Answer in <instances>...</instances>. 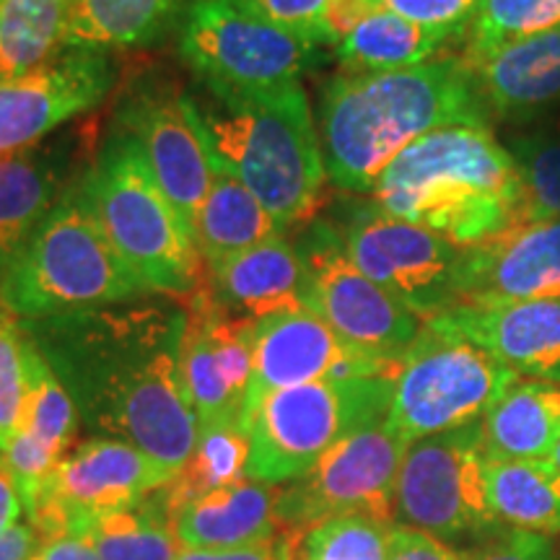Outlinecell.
Instances as JSON below:
<instances>
[{
  "instance_id": "obj_7",
  "label": "cell",
  "mask_w": 560,
  "mask_h": 560,
  "mask_svg": "<svg viewBox=\"0 0 560 560\" xmlns=\"http://www.w3.org/2000/svg\"><path fill=\"white\" fill-rule=\"evenodd\" d=\"M392 376L322 380L262 400L249 425L247 478L262 486L296 482L350 433L387 420Z\"/></svg>"
},
{
  "instance_id": "obj_6",
  "label": "cell",
  "mask_w": 560,
  "mask_h": 560,
  "mask_svg": "<svg viewBox=\"0 0 560 560\" xmlns=\"http://www.w3.org/2000/svg\"><path fill=\"white\" fill-rule=\"evenodd\" d=\"M79 179L0 278V304L19 319L58 317L153 296L109 244Z\"/></svg>"
},
{
  "instance_id": "obj_3",
  "label": "cell",
  "mask_w": 560,
  "mask_h": 560,
  "mask_svg": "<svg viewBox=\"0 0 560 560\" xmlns=\"http://www.w3.org/2000/svg\"><path fill=\"white\" fill-rule=\"evenodd\" d=\"M185 102L215 170L240 179L283 229L314 219L327 170L299 81L231 86L192 79Z\"/></svg>"
},
{
  "instance_id": "obj_37",
  "label": "cell",
  "mask_w": 560,
  "mask_h": 560,
  "mask_svg": "<svg viewBox=\"0 0 560 560\" xmlns=\"http://www.w3.org/2000/svg\"><path fill=\"white\" fill-rule=\"evenodd\" d=\"M26 335L21 319L9 306L0 304V446L16 429L24 402Z\"/></svg>"
},
{
  "instance_id": "obj_13",
  "label": "cell",
  "mask_w": 560,
  "mask_h": 560,
  "mask_svg": "<svg viewBox=\"0 0 560 560\" xmlns=\"http://www.w3.org/2000/svg\"><path fill=\"white\" fill-rule=\"evenodd\" d=\"M293 244L310 276V310L353 348L402 359L423 322L350 260L338 223L312 219Z\"/></svg>"
},
{
  "instance_id": "obj_21",
  "label": "cell",
  "mask_w": 560,
  "mask_h": 560,
  "mask_svg": "<svg viewBox=\"0 0 560 560\" xmlns=\"http://www.w3.org/2000/svg\"><path fill=\"white\" fill-rule=\"evenodd\" d=\"M514 374L560 384V299L457 306L436 317Z\"/></svg>"
},
{
  "instance_id": "obj_5",
  "label": "cell",
  "mask_w": 560,
  "mask_h": 560,
  "mask_svg": "<svg viewBox=\"0 0 560 560\" xmlns=\"http://www.w3.org/2000/svg\"><path fill=\"white\" fill-rule=\"evenodd\" d=\"M79 185L109 244L153 296L185 299L198 289L202 272L192 231L128 132H109Z\"/></svg>"
},
{
  "instance_id": "obj_8",
  "label": "cell",
  "mask_w": 560,
  "mask_h": 560,
  "mask_svg": "<svg viewBox=\"0 0 560 560\" xmlns=\"http://www.w3.org/2000/svg\"><path fill=\"white\" fill-rule=\"evenodd\" d=\"M509 366L444 322H423L397 369L389 429L412 444L425 436L482 420L511 384Z\"/></svg>"
},
{
  "instance_id": "obj_24",
  "label": "cell",
  "mask_w": 560,
  "mask_h": 560,
  "mask_svg": "<svg viewBox=\"0 0 560 560\" xmlns=\"http://www.w3.org/2000/svg\"><path fill=\"white\" fill-rule=\"evenodd\" d=\"M470 66L490 115L529 120L560 104V26L503 45Z\"/></svg>"
},
{
  "instance_id": "obj_4",
  "label": "cell",
  "mask_w": 560,
  "mask_h": 560,
  "mask_svg": "<svg viewBox=\"0 0 560 560\" xmlns=\"http://www.w3.org/2000/svg\"><path fill=\"white\" fill-rule=\"evenodd\" d=\"M371 195L384 213L467 249L516 226L522 172L490 128L457 125L408 145Z\"/></svg>"
},
{
  "instance_id": "obj_15",
  "label": "cell",
  "mask_w": 560,
  "mask_h": 560,
  "mask_svg": "<svg viewBox=\"0 0 560 560\" xmlns=\"http://www.w3.org/2000/svg\"><path fill=\"white\" fill-rule=\"evenodd\" d=\"M402 359L353 348L312 310L283 312L255 322V361L242 420L252 425L257 408L280 389L322 380H395Z\"/></svg>"
},
{
  "instance_id": "obj_44",
  "label": "cell",
  "mask_w": 560,
  "mask_h": 560,
  "mask_svg": "<svg viewBox=\"0 0 560 560\" xmlns=\"http://www.w3.org/2000/svg\"><path fill=\"white\" fill-rule=\"evenodd\" d=\"M30 560H102L86 537L60 535V537H39Z\"/></svg>"
},
{
  "instance_id": "obj_39",
  "label": "cell",
  "mask_w": 560,
  "mask_h": 560,
  "mask_svg": "<svg viewBox=\"0 0 560 560\" xmlns=\"http://www.w3.org/2000/svg\"><path fill=\"white\" fill-rule=\"evenodd\" d=\"M242 9L260 16L280 30L299 34V37L319 45V13L327 0H234ZM322 47V45H319Z\"/></svg>"
},
{
  "instance_id": "obj_18",
  "label": "cell",
  "mask_w": 560,
  "mask_h": 560,
  "mask_svg": "<svg viewBox=\"0 0 560 560\" xmlns=\"http://www.w3.org/2000/svg\"><path fill=\"white\" fill-rule=\"evenodd\" d=\"M107 50L66 47L45 68L0 81V156L32 149L73 117L86 115L115 86Z\"/></svg>"
},
{
  "instance_id": "obj_41",
  "label": "cell",
  "mask_w": 560,
  "mask_h": 560,
  "mask_svg": "<svg viewBox=\"0 0 560 560\" xmlns=\"http://www.w3.org/2000/svg\"><path fill=\"white\" fill-rule=\"evenodd\" d=\"M380 11L371 0H327L325 9L319 13V45L338 47L342 39L353 34L355 26L371 13Z\"/></svg>"
},
{
  "instance_id": "obj_1",
  "label": "cell",
  "mask_w": 560,
  "mask_h": 560,
  "mask_svg": "<svg viewBox=\"0 0 560 560\" xmlns=\"http://www.w3.org/2000/svg\"><path fill=\"white\" fill-rule=\"evenodd\" d=\"M21 327L89 431L132 444L177 478L200 429L182 376V304L140 296Z\"/></svg>"
},
{
  "instance_id": "obj_16",
  "label": "cell",
  "mask_w": 560,
  "mask_h": 560,
  "mask_svg": "<svg viewBox=\"0 0 560 560\" xmlns=\"http://www.w3.org/2000/svg\"><path fill=\"white\" fill-rule=\"evenodd\" d=\"M115 128L136 140L153 179L192 231L213 182V164L192 125L185 91L159 75H145L125 91L115 112Z\"/></svg>"
},
{
  "instance_id": "obj_12",
  "label": "cell",
  "mask_w": 560,
  "mask_h": 560,
  "mask_svg": "<svg viewBox=\"0 0 560 560\" xmlns=\"http://www.w3.org/2000/svg\"><path fill=\"white\" fill-rule=\"evenodd\" d=\"M338 229L350 260L420 322L459 306L465 247L436 231L395 219L376 206H355Z\"/></svg>"
},
{
  "instance_id": "obj_36",
  "label": "cell",
  "mask_w": 560,
  "mask_h": 560,
  "mask_svg": "<svg viewBox=\"0 0 560 560\" xmlns=\"http://www.w3.org/2000/svg\"><path fill=\"white\" fill-rule=\"evenodd\" d=\"M392 527L371 516H335L301 535L296 560H387Z\"/></svg>"
},
{
  "instance_id": "obj_31",
  "label": "cell",
  "mask_w": 560,
  "mask_h": 560,
  "mask_svg": "<svg viewBox=\"0 0 560 560\" xmlns=\"http://www.w3.org/2000/svg\"><path fill=\"white\" fill-rule=\"evenodd\" d=\"M73 0H0V81L45 68L66 50Z\"/></svg>"
},
{
  "instance_id": "obj_28",
  "label": "cell",
  "mask_w": 560,
  "mask_h": 560,
  "mask_svg": "<svg viewBox=\"0 0 560 560\" xmlns=\"http://www.w3.org/2000/svg\"><path fill=\"white\" fill-rule=\"evenodd\" d=\"M278 234H283V226L262 202L240 179L213 166L210 190L192 221V240L200 260L210 268Z\"/></svg>"
},
{
  "instance_id": "obj_11",
  "label": "cell",
  "mask_w": 560,
  "mask_h": 560,
  "mask_svg": "<svg viewBox=\"0 0 560 560\" xmlns=\"http://www.w3.org/2000/svg\"><path fill=\"white\" fill-rule=\"evenodd\" d=\"M486 433L482 420L412 441L397 480L395 520L454 540L495 527L486 490Z\"/></svg>"
},
{
  "instance_id": "obj_20",
  "label": "cell",
  "mask_w": 560,
  "mask_h": 560,
  "mask_svg": "<svg viewBox=\"0 0 560 560\" xmlns=\"http://www.w3.org/2000/svg\"><path fill=\"white\" fill-rule=\"evenodd\" d=\"M26 335V332H24ZM26 387L16 429L0 446V459L16 482L24 514L37 506L52 472L66 459L79 429V410L50 363L26 335Z\"/></svg>"
},
{
  "instance_id": "obj_9",
  "label": "cell",
  "mask_w": 560,
  "mask_h": 560,
  "mask_svg": "<svg viewBox=\"0 0 560 560\" xmlns=\"http://www.w3.org/2000/svg\"><path fill=\"white\" fill-rule=\"evenodd\" d=\"M410 444L387 420L350 433L304 478L278 490L276 522L280 532H299L335 516H371L395 524L397 480Z\"/></svg>"
},
{
  "instance_id": "obj_40",
  "label": "cell",
  "mask_w": 560,
  "mask_h": 560,
  "mask_svg": "<svg viewBox=\"0 0 560 560\" xmlns=\"http://www.w3.org/2000/svg\"><path fill=\"white\" fill-rule=\"evenodd\" d=\"M459 560H560V552L548 535L509 527L480 548L462 552Z\"/></svg>"
},
{
  "instance_id": "obj_25",
  "label": "cell",
  "mask_w": 560,
  "mask_h": 560,
  "mask_svg": "<svg viewBox=\"0 0 560 560\" xmlns=\"http://www.w3.org/2000/svg\"><path fill=\"white\" fill-rule=\"evenodd\" d=\"M272 486L244 478L172 511L182 550H231L270 542L280 535Z\"/></svg>"
},
{
  "instance_id": "obj_2",
  "label": "cell",
  "mask_w": 560,
  "mask_h": 560,
  "mask_svg": "<svg viewBox=\"0 0 560 560\" xmlns=\"http://www.w3.org/2000/svg\"><path fill=\"white\" fill-rule=\"evenodd\" d=\"M490 109L465 55L389 73H340L322 86L317 132L327 179L371 192L382 172L429 132L482 125Z\"/></svg>"
},
{
  "instance_id": "obj_34",
  "label": "cell",
  "mask_w": 560,
  "mask_h": 560,
  "mask_svg": "<svg viewBox=\"0 0 560 560\" xmlns=\"http://www.w3.org/2000/svg\"><path fill=\"white\" fill-rule=\"evenodd\" d=\"M560 0H480L467 26L465 58L475 62L516 39L558 30Z\"/></svg>"
},
{
  "instance_id": "obj_10",
  "label": "cell",
  "mask_w": 560,
  "mask_h": 560,
  "mask_svg": "<svg viewBox=\"0 0 560 560\" xmlns=\"http://www.w3.org/2000/svg\"><path fill=\"white\" fill-rule=\"evenodd\" d=\"M177 50L192 79L231 86L299 81L327 60L319 45L255 16L234 0H198L179 24Z\"/></svg>"
},
{
  "instance_id": "obj_30",
  "label": "cell",
  "mask_w": 560,
  "mask_h": 560,
  "mask_svg": "<svg viewBox=\"0 0 560 560\" xmlns=\"http://www.w3.org/2000/svg\"><path fill=\"white\" fill-rule=\"evenodd\" d=\"M486 490L499 524L560 535V467L550 459H488Z\"/></svg>"
},
{
  "instance_id": "obj_47",
  "label": "cell",
  "mask_w": 560,
  "mask_h": 560,
  "mask_svg": "<svg viewBox=\"0 0 560 560\" xmlns=\"http://www.w3.org/2000/svg\"><path fill=\"white\" fill-rule=\"evenodd\" d=\"M550 462H552V465H558V467H560V441H558L556 452H552V457H550Z\"/></svg>"
},
{
  "instance_id": "obj_43",
  "label": "cell",
  "mask_w": 560,
  "mask_h": 560,
  "mask_svg": "<svg viewBox=\"0 0 560 560\" xmlns=\"http://www.w3.org/2000/svg\"><path fill=\"white\" fill-rule=\"evenodd\" d=\"M387 560H459V552H454L450 545L425 535V532L395 524Z\"/></svg>"
},
{
  "instance_id": "obj_42",
  "label": "cell",
  "mask_w": 560,
  "mask_h": 560,
  "mask_svg": "<svg viewBox=\"0 0 560 560\" xmlns=\"http://www.w3.org/2000/svg\"><path fill=\"white\" fill-rule=\"evenodd\" d=\"M299 542V532H280L270 542L249 545V548L179 550L177 560H296Z\"/></svg>"
},
{
  "instance_id": "obj_32",
  "label": "cell",
  "mask_w": 560,
  "mask_h": 560,
  "mask_svg": "<svg viewBox=\"0 0 560 560\" xmlns=\"http://www.w3.org/2000/svg\"><path fill=\"white\" fill-rule=\"evenodd\" d=\"M83 537L102 560H177L182 550L164 488L153 490L138 506L96 516Z\"/></svg>"
},
{
  "instance_id": "obj_45",
  "label": "cell",
  "mask_w": 560,
  "mask_h": 560,
  "mask_svg": "<svg viewBox=\"0 0 560 560\" xmlns=\"http://www.w3.org/2000/svg\"><path fill=\"white\" fill-rule=\"evenodd\" d=\"M37 542L39 535L32 529V524H16L0 535V560H30Z\"/></svg>"
},
{
  "instance_id": "obj_27",
  "label": "cell",
  "mask_w": 560,
  "mask_h": 560,
  "mask_svg": "<svg viewBox=\"0 0 560 560\" xmlns=\"http://www.w3.org/2000/svg\"><path fill=\"white\" fill-rule=\"evenodd\" d=\"M488 459H550L560 441V384L520 380L482 416Z\"/></svg>"
},
{
  "instance_id": "obj_17",
  "label": "cell",
  "mask_w": 560,
  "mask_h": 560,
  "mask_svg": "<svg viewBox=\"0 0 560 560\" xmlns=\"http://www.w3.org/2000/svg\"><path fill=\"white\" fill-rule=\"evenodd\" d=\"M182 310V376L198 423L242 420L255 361V319L223 310L208 280L185 296Z\"/></svg>"
},
{
  "instance_id": "obj_38",
  "label": "cell",
  "mask_w": 560,
  "mask_h": 560,
  "mask_svg": "<svg viewBox=\"0 0 560 560\" xmlns=\"http://www.w3.org/2000/svg\"><path fill=\"white\" fill-rule=\"evenodd\" d=\"M376 9L397 13L412 24L454 34L465 42L467 26L472 24L480 0H371Z\"/></svg>"
},
{
  "instance_id": "obj_22",
  "label": "cell",
  "mask_w": 560,
  "mask_h": 560,
  "mask_svg": "<svg viewBox=\"0 0 560 560\" xmlns=\"http://www.w3.org/2000/svg\"><path fill=\"white\" fill-rule=\"evenodd\" d=\"M75 145L79 136L68 132L0 156V278L16 262L68 187L81 177L75 174Z\"/></svg>"
},
{
  "instance_id": "obj_35",
  "label": "cell",
  "mask_w": 560,
  "mask_h": 560,
  "mask_svg": "<svg viewBox=\"0 0 560 560\" xmlns=\"http://www.w3.org/2000/svg\"><path fill=\"white\" fill-rule=\"evenodd\" d=\"M511 156L522 172L520 223L560 219V138L524 136L511 143Z\"/></svg>"
},
{
  "instance_id": "obj_33",
  "label": "cell",
  "mask_w": 560,
  "mask_h": 560,
  "mask_svg": "<svg viewBox=\"0 0 560 560\" xmlns=\"http://www.w3.org/2000/svg\"><path fill=\"white\" fill-rule=\"evenodd\" d=\"M249 459V431L242 420H219L198 429V441L190 459L177 472L170 486H164L166 503L177 511L185 503L215 490L234 486L247 478Z\"/></svg>"
},
{
  "instance_id": "obj_29",
  "label": "cell",
  "mask_w": 560,
  "mask_h": 560,
  "mask_svg": "<svg viewBox=\"0 0 560 560\" xmlns=\"http://www.w3.org/2000/svg\"><path fill=\"white\" fill-rule=\"evenodd\" d=\"M459 42L454 34L412 24L397 13L380 9L335 47V60L348 75L389 73L436 60Z\"/></svg>"
},
{
  "instance_id": "obj_26",
  "label": "cell",
  "mask_w": 560,
  "mask_h": 560,
  "mask_svg": "<svg viewBox=\"0 0 560 560\" xmlns=\"http://www.w3.org/2000/svg\"><path fill=\"white\" fill-rule=\"evenodd\" d=\"M198 0H73L66 47L130 50L153 47L179 32Z\"/></svg>"
},
{
  "instance_id": "obj_23",
  "label": "cell",
  "mask_w": 560,
  "mask_h": 560,
  "mask_svg": "<svg viewBox=\"0 0 560 560\" xmlns=\"http://www.w3.org/2000/svg\"><path fill=\"white\" fill-rule=\"evenodd\" d=\"M208 285L223 310L244 319L310 310V276L283 234L210 265Z\"/></svg>"
},
{
  "instance_id": "obj_19",
  "label": "cell",
  "mask_w": 560,
  "mask_h": 560,
  "mask_svg": "<svg viewBox=\"0 0 560 560\" xmlns=\"http://www.w3.org/2000/svg\"><path fill=\"white\" fill-rule=\"evenodd\" d=\"M540 299H560V219L520 223L465 249L459 306Z\"/></svg>"
},
{
  "instance_id": "obj_14",
  "label": "cell",
  "mask_w": 560,
  "mask_h": 560,
  "mask_svg": "<svg viewBox=\"0 0 560 560\" xmlns=\"http://www.w3.org/2000/svg\"><path fill=\"white\" fill-rule=\"evenodd\" d=\"M172 480L132 444L94 436L66 454L26 520L39 537H83L96 516L138 506Z\"/></svg>"
},
{
  "instance_id": "obj_46",
  "label": "cell",
  "mask_w": 560,
  "mask_h": 560,
  "mask_svg": "<svg viewBox=\"0 0 560 560\" xmlns=\"http://www.w3.org/2000/svg\"><path fill=\"white\" fill-rule=\"evenodd\" d=\"M21 514H24V503H21L19 488L0 459V535L16 527Z\"/></svg>"
}]
</instances>
